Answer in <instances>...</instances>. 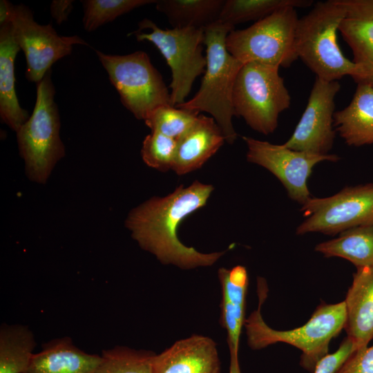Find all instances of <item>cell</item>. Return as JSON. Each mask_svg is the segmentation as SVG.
<instances>
[{"mask_svg":"<svg viewBox=\"0 0 373 373\" xmlns=\"http://www.w3.org/2000/svg\"><path fill=\"white\" fill-rule=\"evenodd\" d=\"M214 188L194 181L187 187L178 186L165 197H153L133 209L126 227L143 249L164 265L182 269L213 265L225 251L204 254L185 246L178 237L181 222L204 207Z\"/></svg>","mask_w":373,"mask_h":373,"instance_id":"6da1fadb","label":"cell"},{"mask_svg":"<svg viewBox=\"0 0 373 373\" xmlns=\"http://www.w3.org/2000/svg\"><path fill=\"white\" fill-rule=\"evenodd\" d=\"M267 292L265 280L259 278L258 307L244 323L248 345L253 350H260L277 343L289 344L301 350L300 365L313 373L319 361L328 354L332 339L345 327V301L334 304L322 303L305 324L290 330L280 331L270 327L262 317L260 309Z\"/></svg>","mask_w":373,"mask_h":373,"instance_id":"7a4b0ae2","label":"cell"},{"mask_svg":"<svg viewBox=\"0 0 373 373\" xmlns=\"http://www.w3.org/2000/svg\"><path fill=\"white\" fill-rule=\"evenodd\" d=\"M235 28L220 21L204 28L207 65L199 90L192 99L175 106L211 115L221 128L225 142L233 144L238 134L233 128L235 115L232 95L236 76L244 64L226 47L227 35Z\"/></svg>","mask_w":373,"mask_h":373,"instance_id":"3957f363","label":"cell"},{"mask_svg":"<svg viewBox=\"0 0 373 373\" xmlns=\"http://www.w3.org/2000/svg\"><path fill=\"white\" fill-rule=\"evenodd\" d=\"M345 15L341 0L314 3L313 8L299 18L296 30L298 59L316 75L327 82L359 76L356 64L343 53L337 40L339 26Z\"/></svg>","mask_w":373,"mask_h":373,"instance_id":"277c9868","label":"cell"},{"mask_svg":"<svg viewBox=\"0 0 373 373\" xmlns=\"http://www.w3.org/2000/svg\"><path fill=\"white\" fill-rule=\"evenodd\" d=\"M51 70L37 83V98L31 116L17 132L19 153L28 178L44 184L65 155L59 136L60 119L55 102Z\"/></svg>","mask_w":373,"mask_h":373,"instance_id":"5b68a950","label":"cell"},{"mask_svg":"<svg viewBox=\"0 0 373 373\" xmlns=\"http://www.w3.org/2000/svg\"><path fill=\"white\" fill-rule=\"evenodd\" d=\"M279 68L254 61L245 63L233 85L235 115L265 135L275 131L279 115L291 104V96Z\"/></svg>","mask_w":373,"mask_h":373,"instance_id":"8992f818","label":"cell"},{"mask_svg":"<svg viewBox=\"0 0 373 373\" xmlns=\"http://www.w3.org/2000/svg\"><path fill=\"white\" fill-rule=\"evenodd\" d=\"M296 8L285 7L242 30H233L227 36L228 52L242 63L288 68L298 59L296 30Z\"/></svg>","mask_w":373,"mask_h":373,"instance_id":"52a82bcc","label":"cell"},{"mask_svg":"<svg viewBox=\"0 0 373 373\" xmlns=\"http://www.w3.org/2000/svg\"><path fill=\"white\" fill-rule=\"evenodd\" d=\"M138 26L137 31L130 35L133 34L137 41L151 42L159 50L171 70V104L175 106L184 103L196 77L205 71L207 59L202 46L204 29H161L148 19L142 20Z\"/></svg>","mask_w":373,"mask_h":373,"instance_id":"ba28073f","label":"cell"},{"mask_svg":"<svg viewBox=\"0 0 373 373\" xmlns=\"http://www.w3.org/2000/svg\"><path fill=\"white\" fill-rule=\"evenodd\" d=\"M96 54L122 104L137 119L145 120L160 106H173L171 92L145 52L113 55L96 50Z\"/></svg>","mask_w":373,"mask_h":373,"instance_id":"9c48e42d","label":"cell"},{"mask_svg":"<svg viewBox=\"0 0 373 373\" xmlns=\"http://www.w3.org/2000/svg\"><path fill=\"white\" fill-rule=\"evenodd\" d=\"M6 22L11 23L15 39L24 52L26 77L30 82L41 80L55 62L71 53L75 44L87 45L77 35L60 36L50 24L37 23L26 6L1 0L0 24Z\"/></svg>","mask_w":373,"mask_h":373,"instance_id":"30bf717a","label":"cell"},{"mask_svg":"<svg viewBox=\"0 0 373 373\" xmlns=\"http://www.w3.org/2000/svg\"><path fill=\"white\" fill-rule=\"evenodd\" d=\"M305 220L298 235L320 232L335 235L347 229L373 225V183L346 186L325 198H310L302 205Z\"/></svg>","mask_w":373,"mask_h":373,"instance_id":"8fae6325","label":"cell"},{"mask_svg":"<svg viewBox=\"0 0 373 373\" xmlns=\"http://www.w3.org/2000/svg\"><path fill=\"white\" fill-rule=\"evenodd\" d=\"M242 139L247 146V161L274 174L286 189L288 196L302 205L311 198L307 182L314 166L323 161L340 159L335 154L317 155L250 137L242 136Z\"/></svg>","mask_w":373,"mask_h":373,"instance_id":"7c38bea8","label":"cell"},{"mask_svg":"<svg viewBox=\"0 0 373 373\" xmlns=\"http://www.w3.org/2000/svg\"><path fill=\"white\" fill-rule=\"evenodd\" d=\"M340 89L338 81L327 82L316 77L301 117L291 137L283 144L295 151L329 154L336 133L334 126V99Z\"/></svg>","mask_w":373,"mask_h":373,"instance_id":"4fadbf2b","label":"cell"},{"mask_svg":"<svg viewBox=\"0 0 373 373\" xmlns=\"http://www.w3.org/2000/svg\"><path fill=\"white\" fill-rule=\"evenodd\" d=\"M345 15L339 32L359 70L356 84L373 87V0H341Z\"/></svg>","mask_w":373,"mask_h":373,"instance_id":"5bb4252c","label":"cell"},{"mask_svg":"<svg viewBox=\"0 0 373 373\" xmlns=\"http://www.w3.org/2000/svg\"><path fill=\"white\" fill-rule=\"evenodd\" d=\"M216 343L211 338L192 335L155 354L153 373H220Z\"/></svg>","mask_w":373,"mask_h":373,"instance_id":"9a60e30c","label":"cell"},{"mask_svg":"<svg viewBox=\"0 0 373 373\" xmlns=\"http://www.w3.org/2000/svg\"><path fill=\"white\" fill-rule=\"evenodd\" d=\"M225 142L213 117L199 115L193 126L176 140L172 170L182 175L200 169Z\"/></svg>","mask_w":373,"mask_h":373,"instance_id":"2e32d148","label":"cell"},{"mask_svg":"<svg viewBox=\"0 0 373 373\" xmlns=\"http://www.w3.org/2000/svg\"><path fill=\"white\" fill-rule=\"evenodd\" d=\"M345 330L356 350L373 338V265L357 269L344 300Z\"/></svg>","mask_w":373,"mask_h":373,"instance_id":"e0dca14e","label":"cell"},{"mask_svg":"<svg viewBox=\"0 0 373 373\" xmlns=\"http://www.w3.org/2000/svg\"><path fill=\"white\" fill-rule=\"evenodd\" d=\"M222 289L220 323L227 333L230 353H238L239 340L245 323L246 296L249 283L246 268L237 265L218 269Z\"/></svg>","mask_w":373,"mask_h":373,"instance_id":"ac0fdd59","label":"cell"},{"mask_svg":"<svg viewBox=\"0 0 373 373\" xmlns=\"http://www.w3.org/2000/svg\"><path fill=\"white\" fill-rule=\"evenodd\" d=\"M101 356L87 353L64 336L43 345L23 373H95Z\"/></svg>","mask_w":373,"mask_h":373,"instance_id":"d6986e66","label":"cell"},{"mask_svg":"<svg viewBox=\"0 0 373 373\" xmlns=\"http://www.w3.org/2000/svg\"><path fill=\"white\" fill-rule=\"evenodd\" d=\"M20 49L11 23L0 24V115L16 132L30 117L19 105L15 92V60Z\"/></svg>","mask_w":373,"mask_h":373,"instance_id":"ffe728a7","label":"cell"},{"mask_svg":"<svg viewBox=\"0 0 373 373\" xmlns=\"http://www.w3.org/2000/svg\"><path fill=\"white\" fill-rule=\"evenodd\" d=\"M350 104L334 115L336 132L350 146L373 144V87L358 83Z\"/></svg>","mask_w":373,"mask_h":373,"instance_id":"44dd1931","label":"cell"},{"mask_svg":"<svg viewBox=\"0 0 373 373\" xmlns=\"http://www.w3.org/2000/svg\"><path fill=\"white\" fill-rule=\"evenodd\" d=\"M315 250L326 258L339 257L357 269L373 265V225L354 227L334 239L318 244Z\"/></svg>","mask_w":373,"mask_h":373,"instance_id":"7402d4cb","label":"cell"},{"mask_svg":"<svg viewBox=\"0 0 373 373\" xmlns=\"http://www.w3.org/2000/svg\"><path fill=\"white\" fill-rule=\"evenodd\" d=\"M225 0H158L156 9L173 28H206L218 21Z\"/></svg>","mask_w":373,"mask_h":373,"instance_id":"603a6c76","label":"cell"},{"mask_svg":"<svg viewBox=\"0 0 373 373\" xmlns=\"http://www.w3.org/2000/svg\"><path fill=\"white\" fill-rule=\"evenodd\" d=\"M36 347L30 329L22 325L3 324L0 328V373H23Z\"/></svg>","mask_w":373,"mask_h":373,"instance_id":"cb8c5ba5","label":"cell"},{"mask_svg":"<svg viewBox=\"0 0 373 373\" xmlns=\"http://www.w3.org/2000/svg\"><path fill=\"white\" fill-rule=\"evenodd\" d=\"M314 4L312 0H225L218 21L235 28L247 21H258L285 7L303 8Z\"/></svg>","mask_w":373,"mask_h":373,"instance_id":"d4e9b609","label":"cell"},{"mask_svg":"<svg viewBox=\"0 0 373 373\" xmlns=\"http://www.w3.org/2000/svg\"><path fill=\"white\" fill-rule=\"evenodd\" d=\"M155 354L124 346L104 350L95 373H153Z\"/></svg>","mask_w":373,"mask_h":373,"instance_id":"484cf974","label":"cell"},{"mask_svg":"<svg viewBox=\"0 0 373 373\" xmlns=\"http://www.w3.org/2000/svg\"><path fill=\"white\" fill-rule=\"evenodd\" d=\"M199 112L166 105L155 109L144 120L151 131L178 140L195 123Z\"/></svg>","mask_w":373,"mask_h":373,"instance_id":"4316f807","label":"cell"},{"mask_svg":"<svg viewBox=\"0 0 373 373\" xmlns=\"http://www.w3.org/2000/svg\"><path fill=\"white\" fill-rule=\"evenodd\" d=\"M154 0H86L82 1L84 8V27L88 32L93 31L100 26L112 21L117 17L140 6L156 3Z\"/></svg>","mask_w":373,"mask_h":373,"instance_id":"83f0119b","label":"cell"},{"mask_svg":"<svg viewBox=\"0 0 373 373\" xmlns=\"http://www.w3.org/2000/svg\"><path fill=\"white\" fill-rule=\"evenodd\" d=\"M176 151V140L151 131L143 141L141 155L145 164L157 170H172Z\"/></svg>","mask_w":373,"mask_h":373,"instance_id":"f1b7e54d","label":"cell"},{"mask_svg":"<svg viewBox=\"0 0 373 373\" xmlns=\"http://www.w3.org/2000/svg\"><path fill=\"white\" fill-rule=\"evenodd\" d=\"M356 350L353 342L346 337L336 352L327 354L319 361L313 373H336Z\"/></svg>","mask_w":373,"mask_h":373,"instance_id":"f546056e","label":"cell"},{"mask_svg":"<svg viewBox=\"0 0 373 373\" xmlns=\"http://www.w3.org/2000/svg\"><path fill=\"white\" fill-rule=\"evenodd\" d=\"M336 373H373V345L354 351Z\"/></svg>","mask_w":373,"mask_h":373,"instance_id":"4dcf8cb0","label":"cell"},{"mask_svg":"<svg viewBox=\"0 0 373 373\" xmlns=\"http://www.w3.org/2000/svg\"><path fill=\"white\" fill-rule=\"evenodd\" d=\"M71 0H55L50 5V13L57 24L68 19V16L73 9Z\"/></svg>","mask_w":373,"mask_h":373,"instance_id":"1f68e13d","label":"cell"},{"mask_svg":"<svg viewBox=\"0 0 373 373\" xmlns=\"http://www.w3.org/2000/svg\"><path fill=\"white\" fill-rule=\"evenodd\" d=\"M229 373H241L238 361V353H230Z\"/></svg>","mask_w":373,"mask_h":373,"instance_id":"d6a6232c","label":"cell"}]
</instances>
